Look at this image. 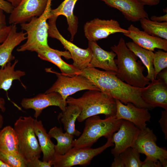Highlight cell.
<instances>
[{"label":"cell","instance_id":"cell-1","mask_svg":"<svg viewBox=\"0 0 167 167\" xmlns=\"http://www.w3.org/2000/svg\"><path fill=\"white\" fill-rule=\"evenodd\" d=\"M80 71V74L89 79L101 91L122 103L126 104L131 103L137 107L149 110L153 109L142 99L140 88L126 84L119 79L116 75L89 67Z\"/></svg>","mask_w":167,"mask_h":167},{"label":"cell","instance_id":"cell-2","mask_svg":"<svg viewBox=\"0 0 167 167\" xmlns=\"http://www.w3.org/2000/svg\"><path fill=\"white\" fill-rule=\"evenodd\" d=\"M111 49L117 56L115 62L118 68L116 76L119 79L138 88H144L150 83V81L143 75L145 67L142 62L137 60L138 57L127 48L122 37Z\"/></svg>","mask_w":167,"mask_h":167},{"label":"cell","instance_id":"cell-3","mask_svg":"<svg viewBox=\"0 0 167 167\" xmlns=\"http://www.w3.org/2000/svg\"><path fill=\"white\" fill-rule=\"evenodd\" d=\"M88 90L78 98L68 96L66 99L67 104L76 105L81 109L77 118L78 122H82L89 117L100 114H104L106 118L115 116V99L101 91Z\"/></svg>","mask_w":167,"mask_h":167},{"label":"cell","instance_id":"cell-4","mask_svg":"<svg viewBox=\"0 0 167 167\" xmlns=\"http://www.w3.org/2000/svg\"><path fill=\"white\" fill-rule=\"evenodd\" d=\"M122 119L115 116L101 119L97 115L86 119L85 127L80 136L74 140L73 147L90 148L102 137L107 139L118 130Z\"/></svg>","mask_w":167,"mask_h":167},{"label":"cell","instance_id":"cell-5","mask_svg":"<svg viewBox=\"0 0 167 167\" xmlns=\"http://www.w3.org/2000/svg\"><path fill=\"white\" fill-rule=\"evenodd\" d=\"M51 0H49L47 8L43 14L33 17L28 23L20 24L21 29L27 35V41L17 49V51H35L41 47H49L48 44L49 26L47 21L50 16Z\"/></svg>","mask_w":167,"mask_h":167},{"label":"cell","instance_id":"cell-6","mask_svg":"<svg viewBox=\"0 0 167 167\" xmlns=\"http://www.w3.org/2000/svg\"><path fill=\"white\" fill-rule=\"evenodd\" d=\"M34 119L31 116H21L14 124L18 138L19 153L27 162L39 159L42 153L34 129Z\"/></svg>","mask_w":167,"mask_h":167},{"label":"cell","instance_id":"cell-7","mask_svg":"<svg viewBox=\"0 0 167 167\" xmlns=\"http://www.w3.org/2000/svg\"><path fill=\"white\" fill-rule=\"evenodd\" d=\"M114 145L112 137L103 145L95 148L73 147L62 155H55L51 161L54 167H71L76 165L86 166L95 156L107 148Z\"/></svg>","mask_w":167,"mask_h":167},{"label":"cell","instance_id":"cell-8","mask_svg":"<svg viewBox=\"0 0 167 167\" xmlns=\"http://www.w3.org/2000/svg\"><path fill=\"white\" fill-rule=\"evenodd\" d=\"M53 73L56 74L57 79L45 93L58 92L65 101L70 96L78 91L85 90L101 91L89 79L81 74L68 76L55 72Z\"/></svg>","mask_w":167,"mask_h":167},{"label":"cell","instance_id":"cell-9","mask_svg":"<svg viewBox=\"0 0 167 167\" xmlns=\"http://www.w3.org/2000/svg\"><path fill=\"white\" fill-rule=\"evenodd\" d=\"M58 16L51 15L48 19V36L59 40L66 50L70 53L73 60L72 65L81 70L88 66L92 56V52L88 47L84 49L79 48L65 38L60 33L56 25Z\"/></svg>","mask_w":167,"mask_h":167},{"label":"cell","instance_id":"cell-10","mask_svg":"<svg viewBox=\"0 0 167 167\" xmlns=\"http://www.w3.org/2000/svg\"><path fill=\"white\" fill-rule=\"evenodd\" d=\"M157 137L152 130L146 127L140 130L133 148L146 157L159 161L164 167L167 166V151L156 145Z\"/></svg>","mask_w":167,"mask_h":167},{"label":"cell","instance_id":"cell-11","mask_svg":"<svg viewBox=\"0 0 167 167\" xmlns=\"http://www.w3.org/2000/svg\"><path fill=\"white\" fill-rule=\"evenodd\" d=\"M84 29L85 36L88 41H96L106 38L112 34L118 32L123 34L129 32L127 29L121 28L117 20L98 18L86 22Z\"/></svg>","mask_w":167,"mask_h":167},{"label":"cell","instance_id":"cell-12","mask_svg":"<svg viewBox=\"0 0 167 167\" xmlns=\"http://www.w3.org/2000/svg\"><path fill=\"white\" fill-rule=\"evenodd\" d=\"M49 0H21L10 13L8 22L17 25L29 21L33 17L42 15L46 10Z\"/></svg>","mask_w":167,"mask_h":167},{"label":"cell","instance_id":"cell-13","mask_svg":"<svg viewBox=\"0 0 167 167\" xmlns=\"http://www.w3.org/2000/svg\"><path fill=\"white\" fill-rule=\"evenodd\" d=\"M22 107L26 109H32L35 111L34 117L37 119L43 110L50 106H58L64 110L67 104L61 95L57 92L40 93L30 98H24L21 102Z\"/></svg>","mask_w":167,"mask_h":167},{"label":"cell","instance_id":"cell-14","mask_svg":"<svg viewBox=\"0 0 167 167\" xmlns=\"http://www.w3.org/2000/svg\"><path fill=\"white\" fill-rule=\"evenodd\" d=\"M140 130L131 122L122 119L118 129L112 136L114 144L111 150L114 156L119 155L127 148L133 147Z\"/></svg>","mask_w":167,"mask_h":167},{"label":"cell","instance_id":"cell-15","mask_svg":"<svg viewBox=\"0 0 167 167\" xmlns=\"http://www.w3.org/2000/svg\"><path fill=\"white\" fill-rule=\"evenodd\" d=\"M116 112L115 117L118 119L129 121L140 130L147 127L146 122H150L151 114L148 109L136 107L131 103L123 104L119 100L115 99Z\"/></svg>","mask_w":167,"mask_h":167},{"label":"cell","instance_id":"cell-16","mask_svg":"<svg viewBox=\"0 0 167 167\" xmlns=\"http://www.w3.org/2000/svg\"><path fill=\"white\" fill-rule=\"evenodd\" d=\"M146 87L140 88L144 102L153 109L160 107L167 110V84L160 79H153Z\"/></svg>","mask_w":167,"mask_h":167},{"label":"cell","instance_id":"cell-17","mask_svg":"<svg viewBox=\"0 0 167 167\" xmlns=\"http://www.w3.org/2000/svg\"><path fill=\"white\" fill-rule=\"evenodd\" d=\"M38 57L41 59L51 62L60 70L62 74L68 76L80 74V70L75 67L72 64H69L64 62L61 57L66 59H71L68 51H60L50 47H41L35 51Z\"/></svg>","mask_w":167,"mask_h":167},{"label":"cell","instance_id":"cell-18","mask_svg":"<svg viewBox=\"0 0 167 167\" xmlns=\"http://www.w3.org/2000/svg\"><path fill=\"white\" fill-rule=\"evenodd\" d=\"M92 52V56L88 67L99 68L105 71L117 75L118 68L115 62L116 56L112 50L108 51L101 48L96 41H88V47Z\"/></svg>","mask_w":167,"mask_h":167},{"label":"cell","instance_id":"cell-19","mask_svg":"<svg viewBox=\"0 0 167 167\" xmlns=\"http://www.w3.org/2000/svg\"><path fill=\"white\" fill-rule=\"evenodd\" d=\"M108 6L119 10L128 21L136 22L148 18L144 5L136 0H100Z\"/></svg>","mask_w":167,"mask_h":167},{"label":"cell","instance_id":"cell-20","mask_svg":"<svg viewBox=\"0 0 167 167\" xmlns=\"http://www.w3.org/2000/svg\"><path fill=\"white\" fill-rule=\"evenodd\" d=\"M127 30L129 32L123 35L140 46L152 51L156 48L167 51V40L150 35L132 24Z\"/></svg>","mask_w":167,"mask_h":167},{"label":"cell","instance_id":"cell-21","mask_svg":"<svg viewBox=\"0 0 167 167\" xmlns=\"http://www.w3.org/2000/svg\"><path fill=\"white\" fill-rule=\"evenodd\" d=\"M16 25L11 24L10 32L6 40L0 44V66L4 67L15 59L12 54L14 49L27 39L26 34L23 31L18 32Z\"/></svg>","mask_w":167,"mask_h":167},{"label":"cell","instance_id":"cell-22","mask_svg":"<svg viewBox=\"0 0 167 167\" xmlns=\"http://www.w3.org/2000/svg\"><path fill=\"white\" fill-rule=\"evenodd\" d=\"M78 0H64L56 8L51 9V15L58 17L63 15L66 18L68 27L67 30L70 33V40L72 41L76 34L79 23L77 17L74 14L75 5Z\"/></svg>","mask_w":167,"mask_h":167},{"label":"cell","instance_id":"cell-23","mask_svg":"<svg viewBox=\"0 0 167 167\" xmlns=\"http://www.w3.org/2000/svg\"><path fill=\"white\" fill-rule=\"evenodd\" d=\"M33 126L43 154L42 161H52L55 155V145L51 141V138L47 132L41 121L34 119Z\"/></svg>","mask_w":167,"mask_h":167},{"label":"cell","instance_id":"cell-24","mask_svg":"<svg viewBox=\"0 0 167 167\" xmlns=\"http://www.w3.org/2000/svg\"><path fill=\"white\" fill-rule=\"evenodd\" d=\"M81 111L80 108L74 105H68L58 117V119L63 125L64 129L68 133L79 136L81 133L75 128V122Z\"/></svg>","mask_w":167,"mask_h":167},{"label":"cell","instance_id":"cell-25","mask_svg":"<svg viewBox=\"0 0 167 167\" xmlns=\"http://www.w3.org/2000/svg\"><path fill=\"white\" fill-rule=\"evenodd\" d=\"M0 149L8 154H19L18 140L14 128L10 126L4 127L0 131Z\"/></svg>","mask_w":167,"mask_h":167},{"label":"cell","instance_id":"cell-26","mask_svg":"<svg viewBox=\"0 0 167 167\" xmlns=\"http://www.w3.org/2000/svg\"><path fill=\"white\" fill-rule=\"evenodd\" d=\"M48 133L51 138H54L57 141L54 147L55 155H63L73 147L74 135L66 132H63L61 128L54 126Z\"/></svg>","mask_w":167,"mask_h":167},{"label":"cell","instance_id":"cell-27","mask_svg":"<svg viewBox=\"0 0 167 167\" xmlns=\"http://www.w3.org/2000/svg\"><path fill=\"white\" fill-rule=\"evenodd\" d=\"M127 48L141 60V62L146 67L148 74L146 77L150 81L154 79L155 72L153 65L154 56L153 51L145 49L133 41L126 43Z\"/></svg>","mask_w":167,"mask_h":167},{"label":"cell","instance_id":"cell-28","mask_svg":"<svg viewBox=\"0 0 167 167\" xmlns=\"http://www.w3.org/2000/svg\"><path fill=\"white\" fill-rule=\"evenodd\" d=\"M18 62L16 60L11 64L8 63L4 67L0 68V90L7 91L11 88L13 81L18 80L20 82L21 77L24 76L25 72L20 70H15V67Z\"/></svg>","mask_w":167,"mask_h":167},{"label":"cell","instance_id":"cell-29","mask_svg":"<svg viewBox=\"0 0 167 167\" xmlns=\"http://www.w3.org/2000/svg\"><path fill=\"white\" fill-rule=\"evenodd\" d=\"M139 21L143 31L148 34L167 40V22H158L146 18Z\"/></svg>","mask_w":167,"mask_h":167},{"label":"cell","instance_id":"cell-30","mask_svg":"<svg viewBox=\"0 0 167 167\" xmlns=\"http://www.w3.org/2000/svg\"><path fill=\"white\" fill-rule=\"evenodd\" d=\"M119 155L125 167H141L143 162L140 159V153L133 148H127Z\"/></svg>","mask_w":167,"mask_h":167},{"label":"cell","instance_id":"cell-31","mask_svg":"<svg viewBox=\"0 0 167 167\" xmlns=\"http://www.w3.org/2000/svg\"><path fill=\"white\" fill-rule=\"evenodd\" d=\"M0 160L10 167H26V161L19 153L13 155L0 149Z\"/></svg>","mask_w":167,"mask_h":167},{"label":"cell","instance_id":"cell-32","mask_svg":"<svg viewBox=\"0 0 167 167\" xmlns=\"http://www.w3.org/2000/svg\"><path fill=\"white\" fill-rule=\"evenodd\" d=\"M153 65L154 69V78L156 79L158 73L167 67V52L161 50L155 52L154 53Z\"/></svg>","mask_w":167,"mask_h":167},{"label":"cell","instance_id":"cell-33","mask_svg":"<svg viewBox=\"0 0 167 167\" xmlns=\"http://www.w3.org/2000/svg\"><path fill=\"white\" fill-rule=\"evenodd\" d=\"M11 28V24L7 25L6 16L4 11L0 9V44L6 39Z\"/></svg>","mask_w":167,"mask_h":167},{"label":"cell","instance_id":"cell-34","mask_svg":"<svg viewBox=\"0 0 167 167\" xmlns=\"http://www.w3.org/2000/svg\"><path fill=\"white\" fill-rule=\"evenodd\" d=\"M52 166L51 161H41L38 158L28 162L26 164V167H51Z\"/></svg>","mask_w":167,"mask_h":167},{"label":"cell","instance_id":"cell-35","mask_svg":"<svg viewBox=\"0 0 167 167\" xmlns=\"http://www.w3.org/2000/svg\"><path fill=\"white\" fill-rule=\"evenodd\" d=\"M162 115L158 122L165 135V139H167V110L162 111Z\"/></svg>","mask_w":167,"mask_h":167},{"label":"cell","instance_id":"cell-36","mask_svg":"<svg viewBox=\"0 0 167 167\" xmlns=\"http://www.w3.org/2000/svg\"><path fill=\"white\" fill-rule=\"evenodd\" d=\"M162 165L158 160H155L146 157L143 162L141 167H161Z\"/></svg>","mask_w":167,"mask_h":167},{"label":"cell","instance_id":"cell-37","mask_svg":"<svg viewBox=\"0 0 167 167\" xmlns=\"http://www.w3.org/2000/svg\"><path fill=\"white\" fill-rule=\"evenodd\" d=\"M14 7L9 2L5 0H0V9L10 14Z\"/></svg>","mask_w":167,"mask_h":167},{"label":"cell","instance_id":"cell-38","mask_svg":"<svg viewBox=\"0 0 167 167\" xmlns=\"http://www.w3.org/2000/svg\"><path fill=\"white\" fill-rule=\"evenodd\" d=\"M114 161L111 164V167H125L120 155L114 156Z\"/></svg>","mask_w":167,"mask_h":167},{"label":"cell","instance_id":"cell-39","mask_svg":"<svg viewBox=\"0 0 167 167\" xmlns=\"http://www.w3.org/2000/svg\"><path fill=\"white\" fill-rule=\"evenodd\" d=\"M156 79H160L167 84V68H165L156 75Z\"/></svg>","mask_w":167,"mask_h":167},{"label":"cell","instance_id":"cell-40","mask_svg":"<svg viewBox=\"0 0 167 167\" xmlns=\"http://www.w3.org/2000/svg\"><path fill=\"white\" fill-rule=\"evenodd\" d=\"M138 2L145 5L154 6L158 4L160 0H136Z\"/></svg>","mask_w":167,"mask_h":167},{"label":"cell","instance_id":"cell-41","mask_svg":"<svg viewBox=\"0 0 167 167\" xmlns=\"http://www.w3.org/2000/svg\"><path fill=\"white\" fill-rule=\"evenodd\" d=\"M150 20L158 22H167V14L160 16L152 15L150 17Z\"/></svg>","mask_w":167,"mask_h":167},{"label":"cell","instance_id":"cell-42","mask_svg":"<svg viewBox=\"0 0 167 167\" xmlns=\"http://www.w3.org/2000/svg\"><path fill=\"white\" fill-rule=\"evenodd\" d=\"M0 109L2 112H4L6 110L5 107V101L4 99L0 97Z\"/></svg>","mask_w":167,"mask_h":167},{"label":"cell","instance_id":"cell-43","mask_svg":"<svg viewBox=\"0 0 167 167\" xmlns=\"http://www.w3.org/2000/svg\"><path fill=\"white\" fill-rule=\"evenodd\" d=\"M10 3L14 7H16L19 3L21 0H6Z\"/></svg>","mask_w":167,"mask_h":167},{"label":"cell","instance_id":"cell-44","mask_svg":"<svg viewBox=\"0 0 167 167\" xmlns=\"http://www.w3.org/2000/svg\"><path fill=\"white\" fill-rule=\"evenodd\" d=\"M4 123V119L3 116L0 113V129H1Z\"/></svg>","mask_w":167,"mask_h":167},{"label":"cell","instance_id":"cell-45","mask_svg":"<svg viewBox=\"0 0 167 167\" xmlns=\"http://www.w3.org/2000/svg\"><path fill=\"white\" fill-rule=\"evenodd\" d=\"M0 167H10V166L0 160Z\"/></svg>","mask_w":167,"mask_h":167}]
</instances>
